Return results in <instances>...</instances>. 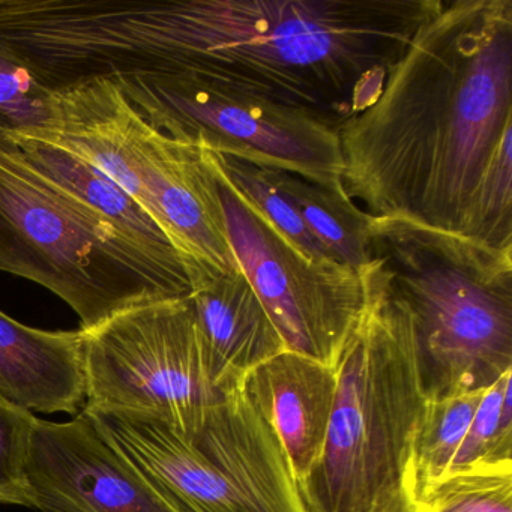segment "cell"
<instances>
[{
    "label": "cell",
    "instance_id": "6da1fadb",
    "mask_svg": "<svg viewBox=\"0 0 512 512\" xmlns=\"http://www.w3.org/2000/svg\"><path fill=\"white\" fill-rule=\"evenodd\" d=\"M340 145L370 217L512 253V0H440Z\"/></svg>",
    "mask_w": 512,
    "mask_h": 512
},
{
    "label": "cell",
    "instance_id": "7a4b0ae2",
    "mask_svg": "<svg viewBox=\"0 0 512 512\" xmlns=\"http://www.w3.org/2000/svg\"><path fill=\"white\" fill-rule=\"evenodd\" d=\"M440 0L146 4V71L310 113L341 131L382 94Z\"/></svg>",
    "mask_w": 512,
    "mask_h": 512
},
{
    "label": "cell",
    "instance_id": "3957f363",
    "mask_svg": "<svg viewBox=\"0 0 512 512\" xmlns=\"http://www.w3.org/2000/svg\"><path fill=\"white\" fill-rule=\"evenodd\" d=\"M365 314L337 365L325 445L296 484L304 512H418L413 443L427 398L406 308L359 272Z\"/></svg>",
    "mask_w": 512,
    "mask_h": 512
},
{
    "label": "cell",
    "instance_id": "277c9868",
    "mask_svg": "<svg viewBox=\"0 0 512 512\" xmlns=\"http://www.w3.org/2000/svg\"><path fill=\"white\" fill-rule=\"evenodd\" d=\"M410 317L427 400L512 370V253L403 218H370L367 262Z\"/></svg>",
    "mask_w": 512,
    "mask_h": 512
},
{
    "label": "cell",
    "instance_id": "5b68a950",
    "mask_svg": "<svg viewBox=\"0 0 512 512\" xmlns=\"http://www.w3.org/2000/svg\"><path fill=\"white\" fill-rule=\"evenodd\" d=\"M0 272L55 293L91 331L145 302L193 292L182 266L146 253L35 169L0 134Z\"/></svg>",
    "mask_w": 512,
    "mask_h": 512
},
{
    "label": "cell",
    "instance_id": "8992f818",
    "mask_svg": "<svg viewBox=\"0 0 512 512\" xmlns=\"http://www.w3.org/2000/svg\"><path fill=\"white\" fill-rule=\"evenodd\" d=\"M82 412L172 512H304L277 434L241 389L185 431L137 410Z\"/></svg>",
    "mask_w": 512,
    "mask_h": 512
},
{
    "label": "cell",
    "instance_id": "52a82bcc",
    "mask_svg": "<svg viewBox=\"0 0 512 512\" xmlns=\"http://www.w3.org/2000/svg\"><path fill=\"white\" fill-rule=\"evenodd\" d=\"M55 130L46 142L109 176L157 223L181 256L214 253L227 226L217 178L200 146L161 133L112 80L52 92Z\"/></svg>",
    "mask_w": 512,
    "mask_h": 512
},
{
    "label": "cell",
    "instance_id": "ba28073f",
    "mask_svg": "<svg viewBox=\"0 0 512 512\" xmlns=\"http://www.w3.org/2000/svg\"><path fill=\"white\" fill-rule=\"evenodd\" d=\"M85 334V407L152 413L178 430L235 391L221 385L190 296L145 302Z\"/></svg>",
    "mask_w": 512,
    "mask_h": 512
},
{
    "label": "cell",
    "instance_id": "9c48e42d",
    "mask_svg": "<svg viewBox=\"0 0 512 512\" xmlns=\"http://www.w3.org/2000/svg\"><path fill=\"white\" fill-rule=\"evenodd\" d=\"M146 122L179 142L323 185L343 184L340 131L323 119L187 79L112 80Z\"/></svg>",
    "mask_w": 512,
    "mask_h": 512
},
{
    "label": "cell",
    "instance_id": "30bf717a",
    "mask_svg": "<svg viewBox=\"0 0 512 512\" xmlns=\"http://www.w3.org/2000/svg\"><path fill=\"white\" fill-rule=\"evenodd\" d=\"M214 175L236 259L287 350L337 370L367 308L358 272L305 256L265 215Z\"/></svg>",
    "mask_w": 512,
    "mask_h": 512
},
{
    "label": "cell",
    "instance_id": "8fae6325",
    "mask_svg": "<svg viewBox=\"0 0 512 512\" xmlns=\"http://www.w3.org/2000/svg\"><path fill=\"white\" fill-rule=\"evenodd\" d=\"M28 481L40 512H172L83 412L67 422L38 418Z\"/></svg>",
    "mask_w": 512,
    "mask_h": 512
},
{
    "label": "cell",
    "instance_id": "7c38bea8",
    "mask_svg": "<svg viewBox=\"0 0 512 512\" xmlns=\"http://www.w3.org/2000/svg\"><path fill=\"white\" fill-rule=\"evenodd\" d=\"M239 389L277 434L299 484L325 445L337 394V370L284 350L250 371Z\"/></svg>",
    "mask_w": 512,
    "mask_h": 512
},
{
    "label": "cell",
    "instance_id": "4fadbf2b",
    "mask_svg": "<svg viewBox=\"0 0 512 512\" xmlns=\"http://www.w3.org/2000/svg\"><path fill=\"white\" fill-rule=\"evenodd\" d=\"M86 395L82 329L44 331L0 311V398L32 413L77 416Z\"/></svg>",
    "mask_w": 512,
    "mask_h": 512
},
{
    "label": "cell",
    "instance_id": "5bb4252c",
    "mask_svg": "<svg viewBox=\"0 0 512 512\" xmlns=\"http://www.w3.org/2000/svg\"><path fill=\"white\" fill-rule=\"evenodd\" d=\"M221 385L238 391L254 368L287 350L244 271L217 278L190 295Z\"/></svg>",
    "mask_w": 512,
    "mask_h": 512
},
{
    "label": "cell",
    "instance_id": "9a60e30c",
    "mask_svg": "<svg viewBox=\"0 0 512 512\" xmlns=\"http://www.w3.org/2000/svg\"><path fill=\"white\" fill-rule=\"evenodd\" d=\"M8 139L19 146L35 169L85 205L89 211L112 224L137 247L163 262L185 268L181 256L176 253L163 230L109 176L95 169L88 161L53 143L26 136H11Z\"/></svg>",
    "mask_w": 512,
    "mask_h": 512
},
{
    "label": "cell",
    "instance_id": "2e32d148",
    "mask_svg": "<svg viewBox=\"0 0 512 512\" xmlns=\"http://www.w3.org/2000/svg\"><path fill=\"white\" fill-rule=\"evenodd\" d=\"M275 173L311 235L335 262L359 274L367 262L370 215L347 196L343 184L323 185L280 169Z\"/></svg>",
    "mask_w": 512,
    "mask_h": 512
},
{
    "label": "cell",
    "instance_id": "e0dca14e",
    "mask_svg": "<svg viewBox=\"0 0 512 512\" xmlns=\"http://www.w3.org/2000/svg\"><path fill=\"white\" fill-rule=\"evenodd\" d=\"M202 149L212 170L242 199L265 215L305 256L317 263L335 262L323 245L311 235L301 215L278 184L274 167Z\"/></svg>",
    "mask_w": 512,
    "mask_h": 512
},
{
    "label": "cell",
    "instance_id": "ac0fdd59",
    "mask_svg": "<svg viewBox=\"0 0 512 512\" xmlns=\"http://www.w3.org/2000/svg\"><path fill=\"white\" fill-rule=\"evenodd\" d=\"M484 391L427 400L413 443V476L418 499L449 475Z\"/></svg>",
    "mask_w": 512,
    "mask_h": 512
},
{
    "label": "cell",
    "instance_id": "d6986e66",
    "mask_svg": "<svg viewBox=\"0 0 512 512\" xmlns=\"http://www.w3.org/2000/svg\"><path fill=\"white\" fill-rule=\"evenodd\" d=\"M512 370L485 389L449 475L512 470Z\"/></svg>",
    "mask_w": 512,
    "mask_h": 512
},
{
    "label": "cell",
    "instance_id": "ffe728a7",
    "mask_svg": "<svg viewBox=\"0 0 512 512\" xmlns=\"http://www.w3.org/2000/svg\"><path fill=\"white\" fill-rule=\"evenodd\" d=\"M53 130L52 92L0 41V134L47 140Z\"/></svg>",
    "mask_w": 512,
    "mask_h": 512
},
{
    "label": "cell",
    "instance_id": "44dd1931",
    "mask_svg": "<svg viewBox=\"0 0 512 512\" xmlns=\"http://www.w3.org/2000/svg\"><path fill=\"white\" fill-rule=\"evenodd\" d=\"M418 503V512H512V470L448 475Z\"/></svg>",
    "mask_w": 512,
    "mask_h": 512
},
{
    "label": "cell",
    "instance_id": "7402d4cb",
    "mask_svg": "<svg viewBox=\"0 0 512 512\" xmlns=\"http://www.w3.org/2000/svg\"><path fill=\"white\" fill-rule=\"evenodd\" d=\"M38 418L0 398V505L32 508L28 460Z\"/></svg>",
    "mask_w": 512,
    "mask_h": 512
}]
</instances>
